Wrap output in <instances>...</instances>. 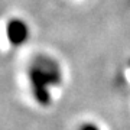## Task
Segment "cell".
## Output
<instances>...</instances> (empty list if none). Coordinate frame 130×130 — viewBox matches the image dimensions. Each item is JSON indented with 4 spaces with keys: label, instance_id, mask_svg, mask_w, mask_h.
Instances as JSON below:
<instances>
[{
    "label": "cell",
    "instance_id": "1",
    "mask_svg": "<svg viewBox=\"0 0 130 130\" xmlns=\"http://www.w3.org/2000/svg\"><path fill=\"white\" fill-rule=\"evenodd\" d=\"M79 130H100V129H98L97 126L90 124V123H88V124H84V126H81V129H79Z\"/></svg>",
    "mask_w": 130,
    "mask_h": 130
}]
</instances>
